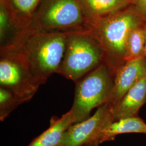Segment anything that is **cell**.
<instances>
[{"instance_id": "7a4b0ae2", "label": "cell", "mask_w": 146, "mask_h": 146, "mask_svg": "<svg viewBox=\"0 0 146 146\" xmlns=\"http://www.w3.org/2000/svg\"><path fill=\"white\" fill-rule=\"evenodd\" d=\"M68 33H47L26 29L13 47L26 58L32 70L45 84L58 73L65 52Z\"/></svg>"}, {"instance_id": "8992f818", "label": "cell", "mask_w": 146, "mask_h": 146, "mask_svg": "<svg viewBox=\"0 0 146 146\" xmlns=\"http://www.w3.org/2000/svg\"><path fill=\"white\" fill-rule=\"evenodd\" d=\"M0 87L29 101L44 83L37 77L23 55L15 48L0 50Z\"/></svg>"}, {"instance_id": "4fadbf2b", "label": "cell", "mask_w": 146, "mask_h": 146, "mask_svg": "<svg viewBox=\"0 0 146 146\" xmlns=\"http://www.w3.org/2000/svg\"><path fill=\"white\" fill-rule=\"evenodd\" d=\"M25 31L14 20L4 0H0V49L14 47Z\"/></svg>"}, {"instance_id": "2e32d148", "label": "cell", "mask_w": 146, "mask_h": 146, "mask_svg": "<svg viewBox=\"0 0 146 146\" xmlns=\"http://www.w3.org/2000/svg\"><path fill=\"white\" fill-rule=\"evenodd\" d=\"M25 103L17 95L0 87V120L3 121L20 105Z\"/></svg>"}, {"instance_id": "9a60e30c", "label": "cell", "mask_w": 146, "mask_h": 146, "mask_svg": "<svg viewBox=\"0 0 146 146\" xmlns=\"http://www.w3.org/2000/svg\"><path fill=\"white\" fill-rule=\"evenodd\" d=\"M146 33L144 24L131 31L127 43L125 61L145 56Z\"/></svg>"}, {"instance_id": "ba28073f", "label": "cell", "mask_w": 146, "mask_h": 146, "mask_svg": "<svg viewBox=\"0 0 146 146\" xmlns=\"http://www.w3.org/2000/svg\"><path fill=\"white\" fill-rule=\"evenodd\" d=\"M146 74L145 56L125 61L115 70L113 88L107 103L115 106Z\"/></svg>"}, {"instance_id": "d6986e66", "label": "cell", "mask_w": 146, "mask_h": 146, "mask_svg": "<svg viewBox=\"0 0 146 146\" xmlns=\"http://www.w3.org/2000/svg\"><path fill=\"white\" fill-rule=\"evenodd\" d=\"M83 146H95L93 145H92V144H91V143H90V144H87V145H84Z\"/></svg>"}, {"instance_id": "30bf717a", "label": "cell", "mask_w": 146, "mask_h": 146, "mask_svg": "<svg viewBox=\"0 0 146 146\" xmlns=\"http://www.w3.org/2000/svg\"><path fill=\"white\" fill-rule=\"evenodd\" d=\"M87 28L106 17L125 9L131 5L130 0H78Z\"/></svg>"}, {"instance_id": "52a82bcc", "label": "cell", "mask_w": 146, "mask_h": 146, "mask_svg": "<svg viewBox=\"0 0 146 146\" xmlns=\"http://www.w3.org/2000/svg\"><path fill=\"white\" fill-rule=\"evenodd\" d=\"M114 121L113 106L106 103L98 107L94 115L88 119L73 123L64 133L58 146L93 144L103 129Z\"/></svg>"}, {"instance_id": "ac0fdd59", "label": "cell", "mask_w": 146, "mask_h": 146, "mask_svg": "<svg viewBox=\"0 0 146 146\" xmlns=\"http://www.w3.org/2000/svg\"><path fill=\"white\" fill-rule=\"evenodd\" d=\"M144 27H145V33H146V41H145V55L146 58V18L144 23Z\"/></svg>"}, {"instance_id": "8fae6325", "label": "cell", "mask_w": 146, "mask_h": 146, "mask_svg": "<svg viewBox=\"0 0 146 146\" xmlns=\"http://www.w3.org/2000/svg\"><path fill=\"white\" fill-rule=\"evenodd\" d=\"M74 123V115L70 110L61 117L53 116L47 130L43 132L27 146H58L64 133Z\"/></svg>"}, {"instance_id": "7c38bea8", "label": "cell", "mask_w": 146, "mask_h": 146, "mask_svg": "<svg viewBox=\"0 0 146 146\" xmlns=\"http://www.w3.org/2000/svg\"><path fill=\"white\" fill-rule=\"evenodd\" d=\"M126 133L146 134V123L139 116L130 117L115 121L107 125L100 133L93 145L99 146L102 143L113 141L118 135Z\"/></svg>"}, {"instance_id": "5bb4252c", "label": "cell", "mask_w": 146, "mask_h": 146, "mask_svg": "<svg viewBox=\"0 0 146 146\" xmlns=\"http://www.w3.org/2000/svg\"><path fill=\"white\" fill-rule=\"evenodd\" d=\"M42 0H4L5 5L16 22L25 30Z\"/></svg>"}, {"instance_id": "9c48e42d", "label": "cell", "mask_w": 146, "mask_h": 146, "mask_svg": "<svg viewBox=\"0 0 146 146\" xmlns=\"http://www.w3.org/2000/svg\"><path fill=\"white\" fill-rule=\"evenodd\" d=\"M145 104H146V74L113 107L114 120L138 116L139 110Z\"/></svg>"}, {"instance_id": "e0dca14e", "label": "cell", "mask_w": 146, "mask_h": 146, "mask_svg": "<svg viewBox=\"0 0 146 146\" xmlns=\"http://www.w3.org/2000/svg\"><path fill=\"white\" fill-rule=\"evenodd\" d=\"M131 7L139 15L146 18V0H130Z\"/></svg>"}, {"instance_id": "5b68a950", "label": "cell", "mask_w": 146, "mask_h": 146, "mask_svg": "<svg viewBox=\"0 0 146 146\" xmlns=\"http://www.w3.org/2000/svg\"><path fill=\"white\" fill-rule=\"evenodd\" d=\"M27 29L47 33L87 31L78 0H42Z\"/></svg>"}, {"instance_id": "3957f363", "label": "cell", "mask_w": 146, "mask_h": 146, "mask_svg": "<svg viewBox=\"0 0 146 146\" xmlns=\"http://www.w3.org/2000/svg\"><path fill=\"white\" fill-rule=\"evenodd\" d=\"M104 61L102 48L88 31L69 32L57 73L76 82Z\"/></svg>"}, {"instance_id": "6da1fadb", "label": "cell", "mask_w": 146, "mask_h": 146, "mask_svg": "<svg viewBox=\"0 0 146 146\" xmlns=\"http://www.w3.org/2000/svg\"><path fill=\"white\" fill-rule=\"evenodd\" d=\"M145 18L131 6L87 27L104 52L105 61L115 73L125 61L127 43L134 29L143 25Z\"/></svg>"}, {"instance_id": "277c9868", "label": "cell", "mask_w": 146, "mask_h": 146, "mask_svg": "<svg viewBox=\"0 0 146 146\" xmlns=\"http://www.w3.org/2000/svg\"><path fill=\"white\" fill-rule=\"evenodd\" d=\"M114 72L106 62L77 81L70 110L74 123L88 119L95 108L107 103L114 85Z\"/></svg>"}]
</instances>
